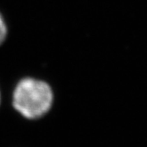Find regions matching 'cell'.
<instances>
[{
  "label": "cell",
  "instance_id": "1",
  "mask_svg": "<svg viewBox=\"0 0 147 147\" xmlns=\"http://www.w3.org/2000/svg\"><path fill=\"white\" fill-rule=\"evenodd\" d=\"M54 101L52 88L46 81L36 78H21L12 91V104L21 115L29 120L44 116Z\"/></svg>",
  "mask_w": 147,
  "mask_h": 147
},
{
  "label": "cell",
  "instance_id": "2",
  "mask_svg": "<svg viewBox=\"0 0 147 147\" xmlns=\"http://www.w3.org/2000/svg\"><path fill=\"white\" fill-rule=\"evenodd\" d=\"M9 34V28L6 20L3 13L0 11V47H1L7 40Z\"/></svg>",
  "mask_w": 147,
  "mask_h": 147
},
{
  "label": "cell",
  "instance_id": "3",
  "mask_svg": "<svg viewBox=\"0 0 147 147\" xmlns=\"http://www.w3.org/2000/svg\"><path fill=\"white\" fill-rule=\"evenodd\" d=\"M0 103H1V92H0Z\"/></svg>",
  "mask_w": 147,
  "mask_h": 147
}]
</instances>
